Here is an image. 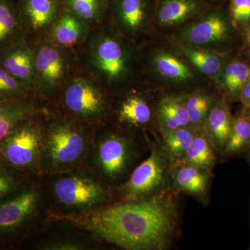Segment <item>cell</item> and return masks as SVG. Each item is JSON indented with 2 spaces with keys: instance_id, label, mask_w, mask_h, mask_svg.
I'll list each match as a JSON object with an SVG mask.
<instances>
[{
  "instance_id": "e0dca14e",
  "label": "cell",
  "mask_w": 250,
  "mask_h": 250,
  "mask_svg": "<svg viewBox=\"0 0 250 250\" xmlns=\"http://www.w3.org/2000/svg\"><path fill=\"white\" fill-rule=\"evenodd\" d=\"M202 9L200 0H160L156 6L153 29H180L198 17Z\"/></svg>"
},
{
  "instance_id": "603a6c76",
  "label": "cell",
  "mask_w": 250,
  "mask_h": 250,
  "mask_svg": "<svg viewBox=\"0 0 250 250\" xmlns=\"http://www.w3.org/2000/svg\"><path fill=\"white\" fill-rule=\"evenodd\" d=\"M176 47L194 69L210 78H218L224 69L221 54L178 42Z\"/></svg>"
},
{
  "instance_id": "44dd1931",
  "label": "cell",
  "mask_w": 250,
  "mask_h": 250,
  "mask_svg": "<svg viewBox=\"0 0 250 250\" xmlns=\"http://www.w3.org/2000/svg\"><path fill=\"white\" fill-rule=\"evenodd\" d=\"M210 170L189 164L176 165L173 173L174 186L180 191L206 200L209 186Z\"/></svg>"
},
{
  "instance_id": "ba28073f",
  "label": "cell",
  "mask_w": 250,
  "mask_h": 250,
  "mask_svg": "<svg viewBox=\"0 0 250 250\" xmlns=\"http://www.w3.org/2000/svg\"><path fill=\"white\" fill-rule=\"evenodd\" d=\"M178 42L223 54L230 37L229 23L223 13L210 10L179 29Z\"/></svg>"
},
{
  "instance_id": "f1b7e54d",
  "label": "cell",
  "mask_w": 250,
  "mask_h": 250,
  "mask_svg": "<svg viewBox=\"0 0 250 250\" xmlns=\"http://www.w3.org/2000/svg\"><path fill=\"white\" fill-rule=\"evenodd\" d=\"M250 79V66L240 61H233L223 70V84L227 91H239Z\"/></svg>"
},
{
  "instance_id": "f546056e",
  "label": "cell",
  "mask_w": 250,
  "mask_h": 250,
  "mask_svg": "<svg viewBox=\"0 0 250 250\" xmlns=\"http://www.w3.org/2000/svg\"><path fill=\"white\" fill-rule=\"evenodd\" d=\"M250 146V117L241 116L233 122L231 135L224 152L236 154Z\"/></svg>"
},
{
  "instance_id": "836d02e7",
  "label": "cell",
  "mask_w": 250,
  "mask_h": 250,
  "mask_svg": "<svg viewBox=\"0 0 250 250\" xmlns=\"http://www.w3.org/2000/svg\"><path fill=\"white\" fill-rule=\"evenodd\" d=\"M48 250H81L82 249V246H80L78 244H75L72 243H59L57 244L52 245V246H49L47 247Z\"/></svg>"
},
{
  "instance_id": "5b68a950",
  "label": "cell",
  "mask_w": 250,
  "mask_h": 250,
  "mask_svg": "<svg viewBox=\"0 0 250 250\" xmlns=\"http://www.w3.org/2000/svg\"><path fill=\"white\" fill-rule=\"evenodd\" d=\"M42 123L45 129L46 150L51 164L55 167L76 161L85 147L83 123L59 112L49 110Z\"/></svg>"
},
{
  "instance_id": "3957f363",
  "label": "cell",
  "mask_w": 250,
  "mask_h": 250,
  "mask_svg": "<svg viewBox=\"0 0 250 250\" xmlns=\"http://www.w3.org/2000/svg\"><path fill=\"white\" fill-rule=\"evenodd\" d=\"M28 39L34 53L32 95L45 103H57L64 87L80 70L76 51L54 45L42 37Z\"/></svg>"
},
{
  "instance_id": "ac0fdd59",
  "label": "cell",
  "mask_w": 250,
  "mask_h": 250,
  "mask_svg": "<svg viewBox=\"0 0 250 250\" xmlns=\"http://www.w3.org/2000/svg\"><path fill=\"white\" fill-rule=\"evenodd\" d=\"M89 30L83 21L62 9L42 38L54 45L76 49L84 41Z\"/></svg>"
},
{
  "instance_id": "e575fe53",
  "label": "cell",
  "mask_w": 250,
  "mask_h": 250,
  "mask_svg": "<svg viewBox=\"0 0 250 250\" xmlns=\"http://www.w3.org/2000/svg\"><path fill=\"white\" fill-rule=\"evenodd\" d=\"M241 91L242 100L245 104L250 107V79L246 82V84L243 85Z\"/></svg>"
},
{
  "instance_id": "9c48e42d",
  "label": "cell",
  "mask_w": 250,
  "mask_h": 250,
  "mask_svg": "<svg viewBox=\"0 0 250 250\" xmlns=\"http://www.w3.org/2000/svg\"><path fill=\"white\" fill-rule=\"evenodd\" d=\"M143 80L145 75H157L167 83L186 85L196 80L193 67L184 58L166 49L153 50L149 54L141 50Z\"/></svg>"
},
{
  "instance_id": "7a4b0ae2",
  "label": "cell",
  "mask_w": 250,
  "mask_h": 250,
  "mask_svg": "<svg viewBox=\"0 0 250 250\" xmlns=\"http://www.w3.org/2000/svg\"><path fill=\"white\" fill-rule=\"evenodd\" d=\"M75 51L80 71L109 95L143 81L141 46L125 39L106 19L90 28Z\"/></svg>"
},
{
  "instance_id": "277c9868",
  "label": "cell",
  "mask_w": 250,
  "mask_h": 250,
  "mask_svg": "<svg viewBox=\"0 0 250 250\" xmlns=\"http://www.w3.org/2000/svg\"><path fill=\"white\" fill-rule=\"evenodd\" d=\"M109 95L80 70L64 87L58 102L63 114L83 123L106 119L110 109Z\"/></svg>"
},
{
  "instance_id": "d590c367",
  "label": "cell",
  "mask_w": 250,
  "mask_h": 250,
  "mask_svg": "<svg viewBox=\"0 0 250 250\" xmlns=\"http://www.w3.org/2000/svg\"><path fill=\"white\" fill-rule=\"evenodd\" d=\"M245 41L247 43L250 45V24L246 28V31H245Z\"/></svg>"
},
{
  "instance_id": "83f0119b",
  "label": "cell",
  "mask_w": 250,
  "mask_h": 250,
  "mask_svg": "<svg viewBox=\"0 0 250 250\" xmlns=\"http://www.w3.org/2000/svg\"><path fill=\"white\" fill-rule=\"evenodd\" d=\"M184 103L192 126L204 127L213 105L212 97L205 91L198 90L184 96Z\"/></svg>"
},
{
  "instance_id": "d6986e66",
  "label": "cell",
  "mask_w": 250,
  "mask_h": 250,
  "mask_svg": "<svg viewBox=\"0 0 250 250\" xmlns=\"http://www.w3.org/2000/svg\"><path fill=\"white\" fill-rule=\"evenodd\" d=\"M129 156L128 141L120 135L111 134L99 146L98 161L104 173L116 177L125 170Z\"/></svg>"
},
{
  "instance_id": "4fadbf2b",
  "label": "cell",
  "mask_w": 250,
  "mask_h": 250,
  "mask_svg": "<svg viewBox=\"0 0 250 250\" xmlns=\"http://www.w3.org/2000/svg\"><path fill=\"white\" fill-rule=\"evenodd\" d=\"M56 196L67 207H87L103 201V187L92 179L82 177H67L59 179L54 185Z\"/></svg>"
},
{
  "instance_id": "2e32d148",
  "label": "cell",
  "mask_w": 250,
  "mask_h": 250,
  "mask_svg": "<svg viewBox=\"0 0 250 250\" xmlns=\"http://www.w3.org/2000/svg\"><path fill=\"white\" fill-rule=\"evenodd\" d=\"M37 192L23 190L0 204V238L11 236L27 223L35 209Z\"/></svg>"
},
{
  "instance_id": "ffe728a7",
  "label": "cell",
  "mask_w": 250,
  "mask_h": 250,
  "mask_svg": "<svg viewBox=\"0 0 250 250\" xmlns=\"http://www.w3.org/2000/svg\"><path fill=\"white\" fill-rule=\"evenodd\" d=\"M27 39L17 0H0V51Z\"/></svg>"
},
{
  "instance_id": "74e56055",
  "label": "cell",
  "mask_w": 250,
  "mask_h": 250,
  "mask_svg": "<svg viewBox=\"0 0 250 250\" xmlns=\"http://www.w3.org/2000/svg\"><path fill=\"white\" fill-rule=\"evenodd\" d=\"M207 1H210V2H213V1H218V0H207Z\"/></svg>"
},
{
  "instance_id": "5bb4252c",
  "label": "cell",
  "mask_w": 250,
  "mask_h": 250,
  "mask_svg": "<svg viewBox=\"0 0 250 250\" xmlns=\"http://www.w3.org/2000/svg\"><path fill=\"white\" fill-rule=\"evenodd\" d=\"M49 111L45 102L32 95L0 100V143L21 123L43 116Z\"/></svg>"
},
{
  "instance_id": "4dcf8cb0",
  "label": "cell",
  "mask_w": 250,
  "mask_h": 250,
  "mask_svg": "<svg viewBox=\"0 0 250 250\" xmlns=\"http://www.w3.org/2000/svg\"><path fill=\"white\" fill-rule=\"evenodd\" d=\"M31 94L0 65V100L24 98Z\"/></svg>"
},
{
  "instance_id": "7402d4cb",
  "label": "cell",
  "mask_w": 250,
  "mask_h": 250,
  "mask_svg": "<svg viewBox=\"0 0 250 250\" xmlns=\"http://www.w3.org/2000/svg\"><path fill=\"white\" fill-rule=\"evenodd\" d=\"M156 120L163 134L192 126L186 110L184 95H167L161 99L156 109Z\"/></svg>"
},
{
  "instance_id": "6da1fadb",
  "label": "cell",
  "mask_w": 250,
  "mask_h": 250,
  "mask_svg": "<svg viewBox=\"0 0 250 250\" xmlns=\"http://www.w3.org/2000/svg\"><path fill=\"white\" fill-rule=\"evenodd\" d=\"M178 220L170 192H158L85 215L82 223L105 241L129 250H164L170 246Z\"/></svg>"
},
{
  "instance_id": "52a82bcc",
  "label": "cell",
  "mask_w": 250,
  "mask_h": 250,
  "mask_svg": "<svg viewBox=\"0 0 250 250\" xmlns=\"http://www.w3.org/2000/svg\"><path fill=\"white\" fill-rule=\"evenodd\" d=\"M41 116L16 126L0 143V158L15 168H28L36 164L42 137Z\"/></svg>"
},
{
  "instance_id": "d4e9b609",
  "label": "cell",
  "mask_w": 250,
  "mask_h": 250,
  "mask_svg": "<svg viewBox=\"0 0 250 250\" xmlns=\"http://www.w3.org/2000/svg\"><path fill=\"white\" fill-rule=\"evenodd\" d=\"M110 0H62V9L76 16L89 28L101 24L107 16Z\"/></svg>"
},
{
  "instance_id": "9a60e30c",
  "label": "cell",
  "mask_w": 250,
  "mask_h": 250,
  "mask_svg": "<svg viewBox=\"0 0 250 250\" xmlns=\"http://www.w3.org/2000/svg\"><path fill=\"white\" fill-rule=\"evenodd\" d=\"M0 65L32 95L35 67L29 39L0 51Z\"/></svg>"
},
{
  "instance_id": "1f68e13d",
  "label": "cell",
  "mask_w": 250,
  "mask_h": 250,
  "mask_svg": "<svg viewBox=\"0 0 250 250\" xmlns=\"http://www.w3.org/2000/svg\"><path fill=\"white\" fill-rule=\"evenodd\" d=\"M13 168L0 158V204L18 193L20 182Z\"/></svg>"
},
{
  "instance_id": "7c38bea8",
  "label": "cell",
  "mask_w": 250,
  "mask_h": 250,
  "mask_svg": "<svg viewBox=\"0 0 250 250\" xmlns=\"http://www.w3.org/2000/svg\"><path fill=\"white\" fill-rule=\"evenodd\" d=\"M28 39L42 37L62 11V0H17Z\"/></svg>"
},
{
  "instance_id": "d6a6232c",
  "label": "cell",
  "mask_w": 250,
  "mask_h": 250,
  "mask_svg": "<svg viewBox=\"0 0 250 250\" xmlns=\"http://www.w3.org/2000/svg\"><path fill=\"white\" fill-rule=\"evenodd\" d=\"M230 16L233 26L250 21V0H231Z\"/></svg>"
},
{
  "instance_id": "8fae6325",
  "label": "cell",
  "mask_w": 250,
  "mask_h": 250,
  "mask_svg": "<svg viewBox=\"0 0 250 250\" xmlns=\"http://www.w3.org/2000/svg\"><path fill=\"white\" fill-rule=\"evenodd\" d=\"M143 82H138L116 94L121 96L115 109L117 121L121 124L141 127L152 122V105L146 90L142 87Z\"/></svg>"
},
{
  "instance_id": "4316f807",
  "label": "cell",
  "mask_w": 250,
  "mask_h": 250,
  "mask_svg": "<svg viewBox=\"0 0 250 250\" xmlns=\"http://www.w3.org/2000/svg\"><path fill=\"white\" fill-rule=\"evenodd\" d=\"M202 127L184 126L163 134V151L167 159L177 164L183 158L186 151Z\"/></svg>"
},
{
  "instance_id": "cb8c5ba5",
  "label": "cell",
  "mask_w": 250,
  "mask_h": 250,
  "mask_svg": "<svg viewBox=\"0 0 250 250\" xmlns=\"http://www.w3.org/2000/svg\"><path fill=\"white\" fill-rule=\"evenodd\" d=\"M233 122L228 106L223 101L213 105L206 121L205 129L214 147L220 150H224L228 142Z\"/></svg>"
},
{
  "instance_id": "8d00e7d4",
  "label": "cell",
  "mask_w": 250,
  "mask_h": 250,
  "mask_svg": "<svg viewBox=\"0 0 250 250\" xmlns=\"http://www.w3.org/2000/svg\"><path fill=\"white\" fill-rule=\"evenodd\" d=\"M248 161H249V162H250V151H249V153H248Z\"/></svg>"
},
{
  "instance_id": "8992f818",
  "label": "cell",
  "mask_w": 250,
  "mask_h": 250,
  "mask_svg": "<svg viewBox=\"0 0 250 250\" xmlns=\"http://www.w3.org/2000/svg\"><path fill=\"white\" fill-rule=\"evenodd\" d=\"M156 0H110L106 20L136 45L146 43L153 29Z\"/></svg>"
},
{
  "instance_id": "30bf717a",
  "label": "cell",
  "mask_w": 250,
  "mask_h": 250,
  "mask_svg": "<svg viewBox=\"0 0 250 250\" xmlns=\"http://www.w3.org/2000/svg\"><path fill=\"white\" fill-rule=\"evenodd\" d=\"M167 156L154 149L150 156L135 169L125 187L128 198H137L157 191L164 185L167 171Z\"/></svg>"
},
{
  "instance_id": "484cf974",
  "label": "cell",
  "mask_w": 250,
  "mask_h": 250,
  "mask_svg": "<svg viewBox=\"0 0 250 250\" xmlns=\"http://www.w3.org/2000/svg\"><path fill=\"white\" fill-rule=\"evenodd\" d=\"M213 147L214 146L205 128H200L183 158L175 164H189L210 170L215 162Z\"/></svg>"
}]
</instances>
